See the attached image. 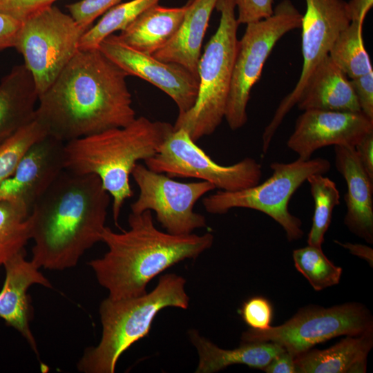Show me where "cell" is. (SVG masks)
Segmentation results:
<instances>
[{
  "label": "cell",
  "mask_w": 373,
  "mask_h": 373,
  "mask_svg": "<svg viewBox=\"0 0 373 373\" xmlns=\"http://www.w3.org/2000/svg\"><path fill=\"white\" fill-rule=\"evenodd\" d=\"M185 279L162 275L150 292L133 298H106L100 304L102 336L98 345L85 350L77 367L84 373H113L121 355L146 336L157 314L166 307L186 309L189 296Z\"/></svg>",
  "instance_id": "5b68a950"
},
{
  "label": "cell",
  "mask_w": 373,
  "mask_h": 373,
  "mask_svg": "<svg viewBox=\"0 0 373 373\" xmlns=\"http://www.w3.org/2000/svg\"><path fill=\"white\" fill-rule=\"evenodd\" d=\"M240 314L250 328L265 329L270 327L273 309L267 299L261 296H254L243 303Z\"/></svg>",
  "instance_id": "1f68e13d"
},
{
  "label": "cell",
  "mask_w": 373,
  "mask_h": 373,
  "mask_svg": "<svg viewBox=\"0 0 373 373\" xmlns=\"http://www.w3.org/2000/svg\"><path fill=\"white\" fill-rule=\"evenodd\" d=\"M39 94L24 64L15 66L0 82V144L35 119Z\"/></svg>",
  "instance_id": "7402d4cb"
},
{
  "label": "cell",
  "mask_w": 373,
  "mask_h": 373,
  "mask_svg": "<svg viewBox=\"0 0 373 373\" xmlns=\"http://www.w3.org/2000/svg\"><path fill=\"white\" fill-rule=\"evenodd\" d=\"M274 0H236L237 21L247 24L270 17L274 12Z\"/></svg>",
  "instance_id": "d6a6232c"
},
{
  "label": "cell",
  "mask_w": 373,
  "mask_h": 373,
  "mask_svg": "<svg viewBox=\"0 0 373 373\" xmlns=\"http://www.w3.org/2000/svg\"><path fill=\"white\" fill-rule=\"evenodd\" d=\"M160 0H131L118 3L106 11L98 22L83 34L81 50L98 48L101 41L117 30H122L140 14Z\"/></svg>",
  "instance_id": "83f0119b"
},
{
  "label": "cell",
  "mask_w": 373,
  "mask_h": 373,
  "mask_svg": "<svg viewBox=\"0 0 373 373\" xmlns=\"http://www.w3.org/2000/svg\"><path fill=\"white\" fill-rule=\"evenodd\" d=\"M264 371L267 373H296L294 356L285 350L276 356Z\"/></svg>",
  "instance_id": "74e56055"
},
{
  "label": "cell",
  "mask_w": 373,
  "mask_h": 373,
  "mask_svg": "<svg viewBox=\"0 0 373 373\" xmlns=\"http://www.w3.org/2000/svg\"><path fill=\"white\" fill-rule=\"evenodd\" d=\"M110 202L98 176L62 171L30 211L31 261L50 270L76 266L102 241Z\"/></svg>",
  "instance_id": "7a4b0ae2"
},
{
  "label": "cell",
  "mask_w": 373,
  "mask_h": 373,
  "mask_svg": "<svg viewBox=\"0 0 373 373\" xmlns=\"http://www.w3.org/2000/svg\"><path fill=\"white\" fill-rule=\"evenodd\" d=\"M370 331H373L372 316L362 304L348 303L327 308L309 305L280 325L249 328L242 332L241 341L273 343L295 357L333 338Z\"/></svg>",
  "instance_id": "30bf717a"
},
{
  "label": "cell",
  "mask_w": 373,
  "mask_h": 373,
  "mask_svg": "<svg viewBox=\"0 0 373 373\" xmlns=\"http://www.w3.org/2000/svg\"><path fill=\"white\" fill-rule=\"evenodd\" d=\"M354 149L364 169L373 179V131L365 135Z\"/></svg>",
  "instance_id": "8d00e7d4"
},
{
  "label": "cell",
  "mask_w": 373,
  "mask_h": 373,
  "mask_svg": "<svg viewBox=\"0 0 373 373\" xmlns=\"http://www.w3.org/2000/svg\"><path fill=\"white\" fill-rule=\"evenodd\" d=\"M270 168L272 175L262 183L236 191L220 190L206 196L202 200L204 209L219 215L233 208L256 210L277 222L289 241L301 238L302 222L289 212V200L309 176L325 174L330 170L331 164L323 157L307 160L298 158L290 163L272 162Z\"/></svg>",
  "instance_id": "52a82bcc"
},
{
  "label": "cell",
  "mask_w": 373,
  "mask_h": 373,
  "mask_svg": "<svg viewBox=\"0 0 373 373\" xmlns=\"http://www.w3.org/2000/svg\"><path fill=\"white\" fill-rule=\"evenodd\" d=\"M372 131L373 119L362 112L307 110L298 117L287 146L298 158L307 160L325 146L354 147Z\"/></svg>",
  "instance_id": "9a60e30c"
},
{
  "label": "cell",
  "mask_w": 373,
  "mask_h": 373,
  "mask_svg": "<svg viewBox=\"0 0 373 373\" xmlns=\"http://www.w3.org/2000/svg\"><path fill=\"white\" fill-rule=\"evenodd\" d=\"M173 125L140 116L129 124L75 139L64 144V169L99 177L113 199L114 222L124 202L133 195L129 177L140 160L155 155Z\"/></svg>",
  "instance_id": "277c9868"
},
{
  "label": "cell",
  "mask_w": 373,
  "mask_h": 373,
  "mask_svg": "<svg viewBox=\"0 0 373 373\" xmlns=\"http://www.w3.org/2000/svg\"><path fill=\"white\" fill-rule=\"evenodd\" d=\"M21 21L0 12V50L15 47Z\"/></svg>",
  "instance_id": "d590c367"
},
{
  "label": "cell",
  "mask_w": 373,
  "mask_h": 373,
  "mask_svg": "<svg viewBox=\"0 0 373 373\" xmlns=\"http://www.w3.org/2000/svg\"><path fill=\"white\" fill-rule=\"evenodd\" d=\"M48 135L35 118L0 144V184L13 174L30 147Z\"/></svg>",
  "instance_id": "f546056e"
},
{
  "label": "cell",
  "mask_w": 373,
  "mask_h": 373,
  "mask_svg": "<svg viewBox=\"0 0 373 373\" xmlns=\"http://www.w3.org/2000/svg\"><path fill=\"white\" fill-rule=\"evenodd\" d=\"M57 0H0V12L22 21L27 17Z\"/></svg>",
  "instance_id": "836d02e7"
},
{
  "label": "cell",
  "mask_w": 373,
  "mask_h": 373,
  "mask_svg": "<svg viewBox=\"0 0 373 373\" xmlns=\"http://www.w3.org/2000/svg\"><path fill=\"white\" fill-rule=\"evenodd\" d=\"M3 266L6 277L0 291V318L17 329L38 356L37 343L30 326L32 307L27 292L35 284L48 288H52V285L32 261L26 259L24 251Z\"/></svg>",
  "instance_id": "e0dca14e"
},
{
  "label": "cell",
  "mask_w": 373,
  "mask_h": 373,
  "mask_svg": "<svg viewBox=\"0 0 373 373\" xmlns=\"http://www.w3.org/2000/svg\"><path fill=\"white\" fill-rule=\"evenodd\" d=\"M350 82L361 111L366 117L373 119V70L358 77L350 79Z\"/></svg>",
  "instance_id": "e575fe53"
},
{
  "label": "cell",
  "mask_w": 373,
  "mask_h": 373,
  "mask_svg": "<svg viewBox=\"0 0 373 373\" xmlns=\"http://www.w3.org/2000/svg\"><path fill=\"white\" fill-rule=\"evenodd\" d=\"M85 32L70 15L53 5L21 21L14 48L22 55L39 95L52 85L79 50Z\"/></svg>",
  "instance_id": "9c48e42d"
},
{
  "label": "cell",
  "mask_w": 373,
  "mask_h": 373,
  "mask_svg": "<svg viewBox=\"0 0 373 373\" xmlns=\"http://www.w3.org/2000/svg\"><path fill=\"white\" fill-rule=\"evenodd\" d=\"M306 181L309 185L314 204L307 243L321 247L332 221L333 210L340 203V193L335 182L323 174L311 175Z\"/></svg>",
  "instance_id": "4316f807"
},
{
  "label": "cell",
  "mask_w": 373,
  "mask_h": 373,
  "mask_svg": "<svg viewBox=\"0 0 373 373\" xmlns=\"http://www.w3.org/2000/svg\"><path fill=\"white\" fill-rule=\"evenodd\" d=\"M188 335L198 354L196 373L217 372L237 364L264 370L276 356L285 351L273 343L245 341L236 348L227 350L219 347L197 330H190Z\"/></svg>",
  "instance_id": "603a6c76"
},
{
  "label": "cell",
  "mask_w": 373,
  "mask_h": 373,
  "mask_svg": "<svg viewBox=\"0 0 373 373\" xmlns=\"http://www.w3.org/2000/svg\"><path fill=\"white\" fill-rule=\"evenodd\" d=\"M335 242L343 248L347 249L352 254L356 256L365 260L371 267L373 265V249L365 245L352 243V242H341L335 240Z\"/></svg>",
  "instance_id": "ab89813d"
},
{
  "label": "cell",
  "mask_w": 373,
  "mask_h": 373,
  "mask_svg": "<svg viewBox=\"0 0 373 373\" xmlns=\"http://www.w3.org/2000/svg\"><path fill=\"white\" fill-rule=\"evenodd\" d=\"M150 170L170 178H192L207 181L225 191H236L258 184L262 172L255 159L245 157L228 166L214 162L182 128L174 129L158 152L146 160Z\"/></svg>",
  "instance_id": "8fae6325"
},
{
  "label": "cell",
  "mask_w": 373,
  "mask_h": 373,
  "mask_svg": "<svg viewBox=\"0 0 373 373\" xmlns=\"http://www.w3.org/2000/svg\"><path fill=\"white\" fill-rule=\"evenodd\" d=\"M217 1H188L178 30L169 41L153 55L162 61L179 64L198 78L202 44Z\"/></svg>",
  "instance_id": "ffe728a7"
},
{
  "label": "cell",
  "mask_w": 373,
  "mask_h": 373,
  "mask_svg": "<svg viewBox=\"0 0 373 373\" xmlns=\"http://www.w3.org/2000/svg\"><path fill=\"white\" fill-rule=\"evenodd\" d=\"M302 17L303 66L293 90L280 102L262 136V150L267 151L284 117L296 105L300 92L316 66L329 55L338 35L350 23L344 0H305Z\"/></svg>",
  "instance_id": "4fadbf2b"
},
{
  "label": "cell",
  "mask_w": 373,
  "mask_h": 373,
  "mask_svg": "<svg viewBox=\"0 0 373 373\" xmlns=\"http://www.w3.org/2000/svg\"><path fill=\"white\" fill-rule=\"evenodd\" d=\"M292 256L296 269L315 290L321 291L339 283L342 268L330 261L321 247L308 245L294 250Z\"/></svg>",
  "instance_id": "f1b7e54d"
},
{
  "label": "cell",
  "mask_w": 373,
  "mask_h": 373,
  "mask_svg": "<svg viewBox=\"0 0 373 373\" xmlns=\"http://www.w3.org/2000/svg\"><path fill=\"white\" fill-rule=\"evenodd\" d=\"M296 105L303 111L361 112L350 80L329 55L311 73L300 92Z\"/></svg>",
  "instance_id": "d6986e66"
},
{
  "label": "cell",
  "mask_w": 373,
  "mask_h": 373,
  "mask_svg": "<svg viewBox=\"0 0 373 373\" xmlns=\"http://www.w3.org/2000/svg\"><path fill=\"white\" fill-rule=\"evenodd\" d=\"M30 228V212L25 207L0 200V265L24 251Z\"/></svg>",
  "instance_id": "484cf974"
},
{
  "label": "cell",
  "mask_w": 373,
  "mask_h": 373,
  "mask_svg": "<svg viewBox=\"0 0 373 373\" xmlns=\"http://www.w3.org/2000/svg\"><path fill=\"white\" fill-rule=\"evenodd\" d=\"M64 142L50 135L35 143L13 174L0 184V200L16 202L30 212L64 169Z\"/></svg>",
  "instance_id": "2e32d148"
},
{
  "label": "cell",
  "mask_w": 373,
  "mask_h": 373,
  "mask_svg": "<svg viewBox=\"0 0 373 373\" xmlns=\"http://www.w3.org/2000/svg\"><path fill=\"white\" fill-rule=\"evenodd\" d=\"M373 347V331L346 336L325 349H310L294 357L296 373H365Z\"/></svg>",
  "instance_id": "44dd1931"
},
{
  "label": "cell",
  "mask_w": 373,
  "mask_h": 373,
  "mask_svg": "<svg viewBox=\"0 0 373 373\" xmlns=\"http://www.w3.org/2000/svg\"><path fill=\"white\" fill-rule=\"evenodd\" d=\"M189 1H191V0H189Z\"/></svg>",
  "instance_id": "60d3db41"
},
{
  "label": "cell",
  "mask_w": 373,
  "mask_h": 373,
  "mask_svg": "<svg viewBox=\"0 0 373 373\" xmlns=\"http://www.w3.org/2000/svg\"><path fill=\"white\" fill-rule=\"evenodd\" d=\"M131 175L140 189L137 199L131 204V213L153 211L157 221L173 235H188L206 227L205 217L193 209L198 200L216 189L213 184L202 180L178 182L140 163Z\"/></svg>",
  "instance_id": "7c38bea8"
},
{
  "label": "cell",
  "mask_w": 373,
  "mask_h": 373,
  "mask_svg": "<svg viewBox=\"0 0 373 373\" xmlns=\"http://www.w3.org/2000/svg\"><path fill=\"white\" fill-rule=\"evenodd\" d=\"M373 6V0H350L346 7L351 21H365L367 14Z\"/></svg>",
  "instance_id": "f35d334b"
},
{
  "label": "cell",
  "mask_w": 373,
  "mask_h": 373,
  "mask_svg": "<svg viewBox=\"0 0 373 373\" xmlns=\"http://www.w3.org/2000/svg\"><path fill=\"white\" fill-rule=\"evenodd\" d=\"M215 8L220 22L199 60L196 101L178 114L173 125L174 129L185 130L195 142L214 133L224 119L237 51L236 0H218Z\"/></svg>",
  "instance_id": "8992f818"
},
{
  "label": "cell",
  "mask_w": 373,
  "mask_h": 373,
  "mask_svg": "<svg viewBox=\"0 0 373 373\" xmlns=\"http://www.w3.org/2000/svg\"><path fill=\"white\" fill-rule=\"evenodd\" d=\"M122 0H81L67 5L70 15L87 30L93 21Z\"/></svg>",
  "instance_id": "4dcf8cb0"
},
{
  "label": "cell",
  "mask_w": 373,
  "mask_h": 373,
  "mask_svg": "<svg viewBox=\"0 0 373 373\" xmlns=\"http://www.w3.org/2000/svg\"><path fill=\"white\" fill-rule=\"evenodd\" d=\"M98 48L128 75L138 77L169 95L177 105L179 114L194 105L198 78L183 66L135 50L113 34L103 39Z\"/></svg>",
  "instance_id": "5bb4252c"
},
{
  "label": "cell",
  "mask_w": 373,
  "mask_h": 373,
  "mask_svg": "<svg viewBox=\"0 0 373 373\" xmlns=\"http://www.w3.org/2000/svg\"><path fill=\"white\" fill-rule=\"evenodd\" d=\"M128 222L129 229L119 233L105 227L102 241L108 251L88 262L111 299L145 294L155 276L181 261L195 259L213 243L211 233L173 235L160 231L150 210L131 213Z\"/></svg>",
  "instance_id": "3957f363"
},
{
  "label": "cell",
  "mask_w": 373,
  "mask_h": 373,
  "mask_svg": "<svg viewBox=\"0 0 373 373\" xmlns=\"http://www.w3.org/2000/svg\"><path fill=\"white\" fill-rule=\"evenodd\" d=\"M335 166L347 185L344 223L367 242L373 243V179L362 166L354 147L334 146Z\"/></svg>",
  "instance_id": "ac0fdd59"
},
{
  "label": "cell",
  "mask_w": 373,
  "mask_h": 373,
  "mask_svg": "<svg viewBox=\"0 0 373 373\" xmlns=\"http://www.w3.org/2000/svg\"><path fill=\"white\" fill-rule=\"evenodd\" d=\"M302 17L290 0H283L270 17L247 24L238 41L225 108L224 119L231 130L240 128L247 122L250 93L261 76L266 60L286 33L300 28Z\"/></svg>",
  "instance_id": "ba28073f"
},
{
  "label": "cell",
  "mask_w": 373,
  "mask_h": 373,
  "mask_svg": "<svg viewBox=\"0 0 373 373\" xmlns=\"http://www.w3.org/2000/svg\"><path fill=\"white\" fill-rule=\"evenodd\" d=\"M127 76L98 48L79 49L39 95L35 118L64 143L125 126L136 118Z\"/></svg>",
  "instance_id": "6da1fadb"
},
{
  "label": "cell",
  "mask_w": 373,
  "mask_h": 373,
  "mask_svg": "<svg viewBox=\"0 0 373 373\" xmlns=\"http://www.w3.org/2000/svg\"><path fill=\"white\" fill-rule=\"evenodd\" d=\"M363 21H354L337 37L329 56L350 79L372 71V66L365 48L362 32Z\"/></svg>",
  "instance_id": "d4e9b609"
},
{
  "label": "cell",
  "mask_w": 373,
  "mask_h": 373,
  "mask_svg": "<svg viewBox=\"0 0 373 373\" xmlns=\"http://www.w3.org/2000/svg\"><path fill=\"white\" fill-rule=\"evenodd\" d=\"M185 11L186 5L168 8L157 3L140 14L117 36L131 48L153 55L173 37Z\"/></svg>",
  "instance_id": "cb8c5ba5"
}]
</instances>
